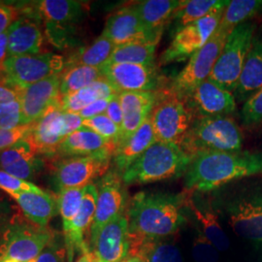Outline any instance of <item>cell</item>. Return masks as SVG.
<instances>
[{
  "label": "cell",
  "mask_w": 262,
  "mask_h": 262,
  "mask_svg": "<svg viewBox=\"0 0 262 262\" xmlns=\"http://www.w3.org/2000/svg\"><path fill=\"white\" fill-rule=\"evenodd\" d=\"M184 200L185 192L136 193L126 212L130 244L161 240L175 234L187 222Z\"/></svg>",
  "instance_id": "6da1fadb"
},
{
  "label": "cell",
  "mask_w": 262,
  "mask_h": 262,
  "mask_svg": "<svg viewBox=\"0 0 262 262\" xmlns=\"http://www.w3.org/2000/svg\"><path fill=\"white\" fill-rule=\"evenodd\" d=\"M209 195L235 234L262 253V178L239 180Z\"/></svg>",
  "instance_id": "7a4b0ae2"
},
{
  "label": "cell",
  "mask_w": 262,
  "mask_h": 262,
  "mask_svg": "<svg viewBox=\"0 0 262 262\" xmlns=\"http://www.w3.org/2000/svg\"><path fill=\"white\" fill-rule=\"evenodd\" d=\"M262 176L261 150L213 151L191 159L184 175L185 190L209 193L239 180Z\"/></svg>",
  "instance_id": "3957f363"
},
{
  "label": "cell",
  "mask_w": 262,
  "mask_h": 262,
  "mask_svg": "<svg viewBox=\"0 0 262 262\" xmlns=\"http://www.w3.org/2000/svg\"><path fill=\"white\" fill-rule=\"evenodd\" d=\"M243 134L230 116L196 117L179 144L192 159L205 152L242 150Z\"/></svg>",
  "instance_id": "277c9868"
},
{
  "label": "cell",
  "mask_w": 262,
  "mask_h": 262,
  "mask_svg": "<svg viewBox=\"0 0 262 262\" xmlns=\"http://www.w3.org/2000/svg\"><path fill=\"white\" fill-rule=\"evenodd\" d=\"M191 159L176 144L157 141L122 174L124 185H144L186 174Z\"/></svg>",
  "instance_id": "5b68a950"
},
{
  "label": "cell",
  "mask_w": 262,
  "mask_h": 262,
  "mask_svg": "<svg viewBox=\"0 0 262 262\" xmlns=\"http://www.w3.org/2000/svg\"><path fill=\"white\" fill-rule=\"evenodd\" d=\"M257 26L253 20L239 25L226 38L208 80L229 93L235 91Z\"/></svg>",
  "instance_id": "8992f818"
},
{
  "label": "cell",
  "mask_w": 262,
  "mask_h": 262,
  "mask_svg": "<svg viewBox=\"0 0 262 262\" xmlns=\"http://www.w3.org/2000/svg\"><path fill=\"white\" fill-rule=\"evenodd\" d=\"M54 237L47 227L16 222L10 224L0 243V261L32 262Z\"/></svg>",
  "instance_id": "52a82bcc"
},
{
  "label": "cell",
  "mask_w": 262,
  "mask_h": 262,
  "mask_svg": "<svg viewBox=\"0 0 262 262\" xmlns=\"http://www.w3.org/2000/svg\"><path fill=\"white\" fill-rule=\"evenodd\" d=\"M66 62L53 53L9 56L3 66V81L17 89L26 88L61 73Z\"/></svg>",
  "instance_id": "ba28073f"
},
{
  "label": "cell",
  "mask_w": 262,
  "mask_h": 262,
  "mask_svg": "<svg viewBox=\"0 0 262 262\" xmlns=\"http://www.w3.org/2000/svg\"><path fill=\"white\" fill-rule=\"evenodd\" d=\"M228 35L229 33L216 28L206 44L188 59L186 67L170 82L165 92L182 96L207 80Z\"/></svg>",
  "instance_id": "9c48e42d"
},
{
  "label": "cell",
  "mask_w": 262,
  "mask_h": 262,
  "mask_svg": "<svg viewBox=\"0 0 262 262\" xmlns=\"http://www.w3.org/2000/svg\"><path fill=\"white\" fill-rule=\"evenodd\" d=\"M193 115L178 95L162 92L150 114L157 140L178 145L188 130Z\"/></svg>",
  "instance_id": "30bf717a"
},
{
  "label": "cell",
  "mask_w": 262,
  "mask_h": 262,
  "mask_svg": "<svg viewBox=\"0 0 262 262\" xmlns=\"http://www.w3.org/2000/svg\"><path fill=\"white\" fill-rule=\"evenodd\" d=\"M225 10H217L203 19L180 28L174 33L168 48L159 57V64L167 66L189 59L215 33Z\"/></svg>",
  "instance_id": "8fae6325"
},
{
  "label": "cell",
  "mask_w": 262,
  "mask_h": 262,
  "mask_svg": "<svg viewBox=\"0 0 262 262\" xmlns=\"http://www.w3.org/2000/svg\"><path fill=\"white\" fill-rule=\"evenodd\" d=\"M104 78L121 93H159L164 91V77L157 63H107L101 68Z\"/></svg>",
  "instance_id": "7c38bea8"
},
{
  "label": "cell",
  "mask_w": 262,
  "mask_h": 262,
  "mask_svg": "<svg viewBox=\"0 0 262 262\" xmlns=\"http://www.w3.org/2000/svg\"><path fill=\"white\" fill-rule=\"evenodd\" d=\"M113 154L105 151L91 156L64 158L55 167L56 185L61 189L83 188L101 178L110 167Z\"/></svg>",
  "instance_id": "4fadbf2b"
},
{
  "label": "cell",
  "mask_w": 262,
  "mask_h": 262,
  "mask_svg": "<svg viewBox=\"0 0 262 262\" xmlns=\"http://www.w3.org/2000/svg\"><path fill=\"white\" fill-rule=\"evenodd\" d=\"M124 186L122 174L117 169L109 170L98 180L96 210L90 230L92 248L103 226L114 219L124 215L127 202Z\"/></svg>",
  "instance_id": "5bb4252c"
},
{
  "label": "cell",
  "mask_w": 262,
  "mask_h": 262,
  "mask_svg": "<svg viewBox=\"0 0 262 262\" xmlns=\"http://www.w3.org/2000/svg\"><path fill=\"white\" fill-rule=\"evenodd\" d=\"M27 18L40 19L46 23L48 37L68 38L69 28L83 16L82 4L71 0H43L25 5Z\"/></svg>",
  "instance_id": "9a60e30c"
},
{
  "label": "cell",
  "mask_w": 262,
  "mask_h": 262,
  "mask_svg": "<svg viewBox=\"0 0 262 262\" xmlns=\"http://www.w3.org/2000/svg\"><path fill=\"white\" fill-rule=\"evenodd\" d=\"M116 47L127 44H159L163 32L151 31L142 23L133 5L114 12L102 31Z\"/></svg>",
  "instance_id": "2e32d148"
},
{
  "label": "cell",
  "mask_w": 262,
  "mask_h": 262,
  "mask_svg": "<svg viewBox=\"0 0 262 262\" xmlns=\"http://www.w3.org/2000/svg\"><path fill=\"white\" fill-rule=\"evenodd\" d=\"M179 97L184 100L194 118L231 116L237 109L233 94L208 79Z\"/></svg>",
  "instance_id": "e0dca14e"
},
{
  "label": "cell",
  "mask_w": 262,
  "mask_h": 262,
  "mask_svg": "<svg viewBox=\"0 0 262 262\" xmlns=\"http://www.w3.org/2000/svg\"><path fill=\"white\" fill-rule=\"evenodd\" d=\"M184 205L186 212L196 223V229L215 245L220 252L229 248V239L221 225L220 215L213 206L209 193L185 190Z\"/></svg>",
  "instance_id": "ac0fdd59"
},
{
  "label": "cell",
  "mask_w": 262,
  "mask_h": 262,
  "mask_svg": "<svg viewBox=\"0 0 262 262\" xmlns=\"http://www.w3.org/2000/svg\"><path fill=\"white\" fill-rule=\"evenodd\" d=\"M60 73L51 76L36 84L19 90V101L21 107L24 124H31L39 120L50 107L59 102Z\"/></svg>",
  "instance_id": "d6986e66"
},
{
  "label": "cell",
  "mask_w": 262,
  "mask_h": 262,
  "mask_svg": "<svg viewBox=\"0 0 262 262\" xmlns=\"http://www.w3.org/2000/svg\"><path fill=\"white\" fill-rule=\"evenodd\" d=\"M66 138L64 113L60 108V101L50 107L39 120L31 123V128L26 136L38 155L52 156L56 155L60 143Z\"/></svg>",
  "instance_id": "ffe728a7"
},
{
  "label": "cell",
  "mask_w": 262,
  "mask_h": 262,
  "mask_svg": "<svg viewBox=\"0 0 262 262\" xmlns=\"http://www.w3.org/2000/svg\"><path fill=\"white\" fill-rule=\"evenodd\" d=\"M94 257L101 262H123L130 253L129 225L126 214L103 226L92 248Z\"/></svg>",
  "instance_id": "44dd1931"
},
{
  "label": "cell",
  "mask_w": 262,
  "mask_h": 262,
  "mask_svg": "<svg viewBox=\"0 0 262 262\" xmlns=\"http://www.w3.org/2000/svg\"><path fill=\"white\" fill-rule=\"evenodd\" d=\"M97 195L98 192L96 185L92 184L84 187L83 200L78 215H76L70 231L64 236L68 262L73 260L76 250L82 252V253L90 252L84 238L85 232L89 229L91 230V226L94 222Z\"/></svg>",
  "instance_id": "7402d4cb"
},
{
  "label": "cell",
  "mask_w": 262,
  "mask_h": 262,
  "mask_svg": "<svg viewBox=\"0 0 262 262\" xmlns=\"http://www.w3.org/2000/svg\"><path fill=\"white\" fill-rule=\"evenodd\" d=\"M262 89V36L255 33L233 92L236 103H244Z\"/></svg>",
  "instance_id": "603a6c76"
},
{
  "label": "cell",
  "mask_w": 262,
  "mask_h": 262,
  "mask_svg": "<svg viewBox=\"0 0 262 262\" xmlns=\"http://www.w3.org/2000/svg\"><path fill=\"white\" fill-rule=\"evenodd\" d=\"M9 56L38 55L43 46V34L37 21L29 18L17 19L8 28Z\"/></svg>",
  "instance_id": "cb8c5ba5"
},
{
  "label": "cell",
  "mask_w": 262,
  "mask_h": 262,
  "mask_svg": "<svg viewBox=\"0 0 262 262\" xmlns=\"http://www.w3.org/2000/svg\"><path fill=\"white\" fill-rule=\"evenodd\" d=\"M117 147L111 142L104 139L94 131L82 127L69 134L60 143L56 155L61 159L91 156L105 151L111 152L114 156Z\"/></svg>",
  "instance_id": "d4e9b609"
},
{
  "label": "cell",
  "mask_w": 262,
  "mask_h": 262,
  "mask_svg": "<svg viewBox=\"0 0 262 262\" xmlns=\"http://www.w3.org/2000/svg\"><path fill=\"white\" fill-rule=\"evenodd\" d=\"M37 151L26 138L0 151V170L28 181L38 167Z\"/></svg>",
  "instance_id": "484cf974"
},
{
  "label": "cell",
  "mask_w": 262,
  "mask_h": 262,
  "mask_svg": "<svg viewBox=\"0 0 262 262\" xmlns=\"http://www.w3.org/2000/svg\"><path fill=\"white\" fill-rule=\"evenodd\" d=\"M157 141L149 116V118L141 125L140 128L130 138L120 145L115 151L113 156L115 167L122 174Z\"/></svg>",
  "instance_id": "4316f807"
},
{
  "label": "cell",
  "mask_w": 262,
  "mask_h": 262,
  "mask_svg": "<svg viewBox=\"0 0 262 262\" xmlns=\"http://www.w3.org/2000/svg\"><path fill=\"white\" fill-rule=\"evenodd\" d=\"M34 225L47 227L58 209L56 200L47 192H7Z\"/></svg>",
  "instance_id": "83f0119b"
},
{
  "label": "cell",
  "mask_w": 262,
  "mask_h": 262,
  "mask_svg": "<svg viewBox=\"0 0 262 262\" xmlns=\"http://www.w3.org/2000/svg\"><path fill=\"white\" fill-rule=\"evenodd\" d=\"M118 95V91L106 78L102 77L94 84L76 93L61 95L60 108L63 112L79 114L86 106L98 99H112Z\"/></svg>",
  "instance_id": "f1b7e54d"
},
{
  "label": "cell",
  "mask_w": 262,
  "mask_h": 262,
  "mask_svg": "<svg viewBox=\"0 0 262 262\" xmlns=\"http://www.w3.org/2000/svg\"><path fill=\"white\" fill-rule=\"evenodd\" d=\"M180 3L181 0H143L132 5L146 28L163 32L166 23L173 17Z\"/></svg>",
  "instance_id": "f546056e"
},
{
  "label": "cell",
  "mask_w": 262,
  "mask_h": 262,
  "mask_svg": "<svg viewBox=\"0 0 262 262\" xmlns=\"http://www.w3.org/2000/svg\"><path fill=\"white\" fill-rule=\"evenodd\" d=\"M230 0H185L179 5L170 20L174 21L175 32L199 19H203L215 11L225 9Z\"/></svg>",
  "instance_id": "4dcf8cb0"
},
{
  "label": "cell",
  "mask_w": 262,
  "mask_h": 262,
  "mask_svg": "<svg viewBox=\"0 0 262 262\" xmlns=\"http://www.w3.org/2000/svg\"><path fill=\"white\" fill-rule=\"evenodd\" d=\"M131 255L138 256L143 262H184L178 247L164 239L130 244Z\"/></svg>",
  "instance_id": "1f68e13d"
},
{
  "label": "cell",
  "mask_w": 262,
  "mask_h": 262,
  "mask_svg": "<svg viewBox=\"0 0 262 262\" xmlns=\"http://www.w3.org/2000/svg\"><path fill=\"white\" fill-rule=\"evenodd\" d=\"M115 44L103 33L94 40L89 47L81 49L66 60V67L69 66H91L102 68L111 58L115 50Z\"/></svg>",
  "instance_id": "d6a6232c"
},
{
  "label": "cell",
  "mask_w": 262,
  "mask_h": 262,
  "mask_svg": "<svg viewBox=\"0 0 262 262\" xmlns=\"http://www.w3.org/2000/svg\"><path fill=\"white\" fill-rule=\"evenodd\" d=\"M262 15V0H231L217 29L230 33L239 25Z\"/></svg>",
  "instance_id": "836d02e7"
},
{
  "label": "cell",
  "mask_w": 262,
  "mask_h": 262,
  "mask_svg": "<svg viewBox=\"0 0 262 262\" xmlns=\"http://www.w3.org/2000/svg\"><path fill=\"white\" fill-rule=\"evenodd\" d=\"M103 77L101 68L91 66H69L60 73V94H73Z\"/></svg>",
  "instance_id": "e575fe53"
},
{
  "label": "cell",
  "mask_w": 262,
  "mask_h": 262,
  "mask_svg": "<svg viewBox=\"0 0 262 262\" xmlns=\"http://www.w3.org/2000/svg\"><path fill=\"white\" fill-rule=\"evenodd\" d=\"M156 44H127L115 48L108 63H156Z\"/></svg>",
  "instance_id": "d590c367"
},
{
  "label": "cell",
  "mask_w": 262,
  "mask_h": 262,
  "mask_svg": "<svg viewBox=\"0 0 262 262\" xmlns=\"http://www.w3.org/2000/svg\"><path fill=\"white\" fill-rule=\"evenodd\" d=\"M84 187L83 188H66L59 190L57 198L58 211L62 219L63 233L68 234L75 220L76 215L82 204Z\"/></svg>",
  "instance_id": "8d00e7d4"
},
{
  "label": "cell",
  "mask_w": 262,
  "mask_h": 262,
  "mask_svg": "<svg viewBox=\"0 0 262 262\" xmlns=\"http://www.w3.org/2000/svg\"><path fill=\"white\" fill-rule=\"evenodd\" d=\"M163 92V91H162ZM162 92L159 93H121L118 95L119 101L122 106V113H149L150 114Z\"/></svg>",
  "instance_id": "74e56055"
},
{
  "label": "cell",
  "mask_w": 262,
  "mask_h": 262,
  "mask_svg": "<svg viewBox=\"0 0 262 262\" xmlns=\"http://www.w3.org/2000/svg\"><path fill=\"white\" fill-rule=\"evenodd\" d=\"M82 127L97 133L104 139L111 142L118 149L121 139V129L105 114L85 119L83 121Z\"/></svg>",
  "instance_id": "f35d334b"
},
{
  "label": "cell",
  "mask_w": 262,
  "mask_h": 262,
  "mask_svg": "<svg viewBox=\"0 0 262 262\" xmlns=\"http://www.w3.org/2000/svg\"><path fill=\"white\" fill-rule=\"evenodd\" d=\"M191 252L195 262H217L220 258V251L198 229L192 240Z\"/></svg>",
  "instance_id": "ab89813d"
},
{
  "label": "cell",
  "mask_w": 262,
  "mask_h": 262,
  "mask_svg": "<svg viewBox=\"0 0 262 262\" xmlns=\"http://www.w3.org/2000/svg\"><path fill=\"white\" fill-rule=\"evenodd\" d=\"M241 121L248 127L261 124L262 89L244 102L241 109Z\"/></svg>",
  "instance_id": "60d3db41"
},
{
  "label": "cell",
  "mask_w": 262,
  "mask_h": 262,
  "mask_svg": "<svg viewBox=\"0 0 262 262\" xmlns=\"http://www.w3.org/2000/svg\"><path fill=\"white\" fill-rule=\"evenodd\" d=\"M23 113L19 100L0 105V128L12 130L23 126Z\"/></svg>",
  "instance_id": "b9f144b4"
},
{
  "label": "cell",
  "mask_w": 262,
  "mask_h": 262,
  "mask_svg": "<svg viewBox=\"0 0 262 262\" xmlns=\"http://www.w3.org/2000/svg\"><path fill=\"white\" fill-rule=\"evenodd\" d=\"M0 188L5 192H45L34 184L13 176L2 170H0Z\"/></svg>",
  "instance_id": "7bdbcfd3"
},
{
  "label": "cell",
  "mask_w": 262,
  "mask_h": 262,
  "mask_svg": "<svg viewBox=\"0 0 262 262\" xmlns=\"http://www.w3.org/2000/svg\"><path fill=\"white\" fill-rule=\"evenodd\" d=\"M66 242L63 243L60 237L54 236L34 262H66Z\"/></svg>",
  "instance_id": "ee69618b"
},
{
  "label": "cell",
  "mask_w": 262,
  "mask_h": 262,
  "mask_svg": "<svg viewBox=\"0 0 262 262\" xmlns=\"http://www.w3.org/2000/svg\"><path fill=\"white\" fill-rule=\"evenodd\" d=\"M31 128V124L19 126L12 130H5L0 128V151L6 150L18 141L26 138Z\"/></svg>",
  "instance_id": "f6af8a7d"
},
{
  "label": "cell",
  "mask_w": 262,
  "mask_h": 262,
  "mask_svg": "<svg viewBox=\"0 0 262 262\" xmlns=\"http://www.w3.org/2000/svg\"><path fill=\"white\" fill-rule=\"evenodd\" d=\"M19 10L13 5L0 3V34L6 32L15 21Z\"/></svg>",
  "instance_id": "bcb514c9"
},
{
  "label": "cell",
  "mask_w": 262,
  "mask_h": 262,
  "mask_svg": "<svg viewBox=\"0 0 262 262\" xmlns=\"http://www.w3.org/2000/svg\"><path fill=\"white\" fill-rule=\"evenodd\" d=\"M112 99H98L93 103L90 104L89 106H86L81 112L79 113V115L83 120H85V119H91V118H94L96 116L105 114L109 102Z\"/></svg>",
  "instance_id": "7dc6e473"
},
{
  "label": "cell",
  "mask_w": 262,
  "mask_h": 262,
  "mask_svg": "<svg viewBox=\"0 0 262 262\" xmlns=\"http://www.w3.org/2000/svg\"><path fill=\"white\" fill-rule=\"evenodd\" d=\"M105 115L121 129L123 121V113L118 96L114 97L109 102Z\"/></svg>",
  "instance_id": "c3c4849f"
},
{
  "label": "cell",
  "mask_w": 262,
  "mask_h": 262,
  "mask_svg": "<svg viewBox=\"0 0 262 262\" xmlns=\"http://www.w3.org/2000/svg\"><path fill=\"white\" fill-rule=\"evenodd\" d=\"M19 90L0 80V105L19 100Z\"/></svg>",
  "instance_id": "681fc988"
},
{
  "label": "cell",
  "mask_w": 262,
  "mask_h": 262,
  "mask_svg": "<svg viewBox=\"0 0 262 262\" xmlns=\"http://www.w3.org/2000/svg\"><path fill=\"white\" fill-rule=\"evenodd\" d=\"M64 113V122H66V137L82 128L83 125V119L80 117L79 114L73 113Z\"/></svg>",
  "instance_id": "f907efd6"
},
{
  "label": "cell",
  "mask_w": 262,
  "mask_h": 262,
  "mask_svg": "<svg viewBox=\"0 0 262 262\" xmlns=\"http://www.w3.org/2000/svg\"><path fill=\"white\" fill-rule=\"evenodd\" d=\"M9 57L8 52V35L7 31L0 34V74L2 73L5 61Z\"/></svg>",
  "instance_id": "816d5d0a"
},
{
  "label": "cell",
  "mask_w": 262,
  "mask_h": 262,
  "mask_svg": "<svg viewBox=\"0 0 262 262\" xmlns=\"http://www.w3.org/2000/svg\"><path fill=\"white\" fill-rule=\"evenodd\" d=\"M8 226H9V225H7V223L5 221V216L3 215V212H2L1 207H0V243L3 239V236L5 234Z\"/></svg>",
  "instance_id": "f5cc1de1"
},
{
  "label": "cell",
  "mask_w": 262,
  "mask_h": 262,
  "mask_svg": "<svg viewBox=\"0 0 262 262\" xmlns=\"http://www.w3.org/2000/svg\"><path fill=\"white\" fill-rule=\"evenodd\" d=\"M93 259H94V253L90 251V252L82 253L76 262H93Z\"/></svg>",
  "instance_id": "db71d44e"
},
{
  "label": "cell",
  "mask_w": 262,
  "mask_h": 262,
  "mask_svg": "<svg viewBox=\"0 0 262 262\" xmlns=\"http://www.w3.org/2000/svg\"><path fill=\"white\" fill-rule=\"evenodd\" d=\"M123 262H143L141 260L140 258L138 256H134V255H131L128 256L125 260Z\"/></svg>",
  "instance_id": "11a10c76"
},
{
  "label": "cell",
  "mask_w": 262,
  "mask_h": 262,
  "mask_svg": "<svg viewBox=\"0 0 262 262\" xmlns=\"http://www.w3.org/2000/svg\"><path fill=\"white\" fill-rule=\"evenodd\" d=\"M93 262H101V261H100V260H98V259H97V258H95V257H94V259H93Z\"/></svg>",
  "instance_id": "9f6ffc18"
}]
</instances>
